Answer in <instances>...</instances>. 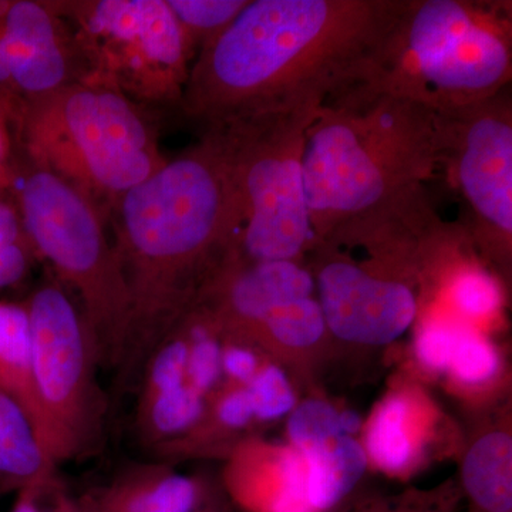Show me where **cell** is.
I'll return each instance as SVG.
<instances>
[{
	"mask_svg": "<svg viewBox=\"0 0 512 512\" xmlns=\"http://www.w3.org/2000/svg\"><path fill=\"white\" fill-rule=\"evenodd\" d=\"M407 0H248L195 56L180 109L207 128L320 107L352 86Z\"/></svg>",
	"mask_w": 512,
	"mask_h": 512,
	"instance_id": "obj_1",
	"label": "cell"
},
{
	"mask_svg": "<svg viewBox=\"0 0 512 512\" xmlns=\"http://www.w3.org/2000/svg\"><path fill=\"white\" fill-rule=\"evenodd\" d=\"M109 221L130 295L128 369L183 323L235 247L238 212L217 144L202 134L126 192Z\"/></svg>",
	"mask_w": 512,
	"mask_h": 512,
	"instance_id": "obj_2",
	"label": "cell"
},
{
	"mask_svg": "<svg viewBox=\"0 0 512 512\" xmlns=\"http://www.w3.org/2000/svg\"><path fill=\"white\" fill-rule=\"evenodd\" d=\"M303 183L318 241L424 188L440 167L436 111L346 87L306 130Z\"/></svg>",
	"mask_w": 512,
	"mask_h": 512,
	"instance_id": "obj_3",
	"label": "cell"
},
{
	"mask_svg": "<svg viewBox=\"0 0 512 512\" xmlns=\"http://www.w3.org/2000/svg\"><path fill=\"white\" fill-rule=\"evenodd\" d=\"M511 77V2L407 0L350 87L439 113L490 99Z\"/></svg>",
	"mask_w": 512,
	"mask_h": 512,
	"instance_id": "obj_4",
	"label": "cell"
},
{
	"mask_svg": "<svg viewBox=\"0 0 512 512\" xmlns=\"http://www.w3.org/2000/svg\"><path fill=\"white\" fill-rule=\"evenodd\" d=\"M15 131L23 160L79 191L106 221L126 192L167 163L153 111L93 84L22 104Z\"/></svg>",
	"mask_w": 512,
	"mask_h": 512,
	"instance_id": "obj_5",
	"label": "cell"
},
{
	"mask_svg": "<svg viewBox=\"0 0 512 512\" xmlns=\"http://www.w3.org/2000/svg\"><path fill=\"white\" fill-rule=\"evenodd\" d=\"M9 195L36 254L79 298L99 365H123L130 295L106 218L79 191L19 154Z\"/></svg>",
	"mask_w": 512,
	"mask_h": 512,
	"instance_id": "obj_6",
	"label": "cell"
},
{
	"mask_svg": "<svg viewBox=\"0 0 512 512\" xmlns=\"http://www.w3.org/2000/svg\"><path fill=\"white\" fill-rule=\"evenodd\" d=\"M316 113L262 114L204 130L224 158L234 191L239 225L232 255L296 261L318 244L302 164L306 130Z\"/></svg>",
	"mask_w": 512,
	"mask_h": 512,
	"instance_id": "obj_7",
	"label": "cell"
},
{
	"mask_svg": "<svg viewBox=\"0 0 512 512\" xmlns=\"http://www.w3.org/2000/svg\"><path fill=\"white\" fill-rule=\"evenodd\" d=\"M79 82L147 109L180 107L194 62L167 0H60Z\"/></svg>",
	"mask_w": 512,
	"mask_h": 512,
	"instance_id": "obj_8",
	"label": "cell"
},
{
	"mask_svg": "<svg viewBox=\"0 0 512 512\" xmlns=\"http://www.w3.org/2000/svg\"><path fill=\"white\" fill-rule=\"evenodd\" d=\"M40 406L53 466L94 451L103 431L99 365L79 306L63 286L45 284L25 303Z\"/></svg>",
	"mask_w": 512,
	"mask_h": 512,
	"instance_id": "obj_9",
	"label": "cell"
},
{
	"mask_svg": "<svg viewBox=\"0 0 512 512\" xmlns=\"http://www.w3.org/2000/svg\"><path fill=\"white\" fill-rule=\"evenodd\" d=\"M440 167L466 202L474 238L508 255L512 239V99L510 87L490 99L436 111Z\"/></svg>",
	"mask_w": 512,
	"mask_h": 512,
	"instance_id": "obj_10",
	"label": "cell"
},
{
	"mask_svg": "<svg viewBox=\"0 0 512 512\" xmlns=\"http://www.w3.org/2000/svg\"><path fill=\"white\" fill-rule=\"evenodd\" d=\"M76 82L79 62L59 0H0V99L18 109Z\"/></svg>",
	"mask_w": 512,
	"mask_h": 512,
	"instance_id": "obj_11",
	"label": "cell"
},
{
	"mask_svg": "<svg viewBox=\"0 0 512 512\" xmlns=\"http://www.w3.org/2000/svg\"><path fill=\"white\" fill-rule=\"evenodd\" d=\"M318 288L326 328L348 342H393L416 318V296L409 286L372 275L350 261L322 265Z\"/></svg>",
	"mask_w": 512,
	"mask_h": 512,
	"instance_id": "obj_12",
	"label": "cell"
},
{
	"mask_svg": "<svg viewBox=\"0 0 512 512\" xmlns=\"http://www.w3.org/2000/svg\"><path fill=\"white\" fill-rule=\"evenodd\" d=\"M0 389L9 394L28 416L40 447L53 466L49 456V433L37 393L32 335L25 303L0 301Z\"/></svg>",
	"mask_w": 512,
	"mask_h": 512,
	"instance_id": "obj_13",
	"label": "cell"
},
{
	"mask_svg": "<svg viewBox=\"0 0 512 512\" xmlns=\"http://www.w3.org/2000/svg\"><path fill=\"white\" fill-rule=\"evenodd\" d=\"M96 498L123 512H194L198 488L165 466H146L123 474Z\"/></svg>",
	"mask_w": 512,
	"mask_h": 512,
	"instance_id": "obj_14",
	"label": "cell"
},
{
	"mask_svg": "<svg viewBox=\"0 0 512 512\" xmlns=\"http://www.w3.org/2000/svg\"><path fill=\"white\" fill-rule=\"evenodd\" d=\"M302 456L306 464L308 497L315 512L328 511L340 503L366 470L365 451L348 436L330 440Z\"/></svg>",
	"mask_w": 512,
	"mask_h": 512,
	"instance_id": "obj_15",
	"label": "cell"
},
{
	"mask_svg": "<svg viewBox=\"0 0 512 512\" xmlns=\"http://www.w3.org/2000/svg\"><path fill=\"white\" fill-rule=\"evenodd\" d=\"M468 495L484 512L512 510V441L491 433L468 451L463 467Z\"/></svg>",
	"mask_w": 512,
	"mask_h": 512,
	"instance_id": "obj_16",
	"label": "cell"
},
{
	"mask_svg": "<svg viewBox=\"0 0 512 512\" xmlns=\"http://www.w3.org/2000/svg\"><path fill=\"white\" fill-rule=\"evenodd\" d=\"M55 468L43 453L28 416L0 389V477L25 487L52 480Z\"/></svg>",
	"mask_w": 512,
	"mask_h": 512,
	"instance_id": "obj_17",
	"label": "cell"
},
{
	"mask_svg": "<svg viewBox=\"0 0 512 512\" xmlns=\"http://www.w3.org/2000/svg\"><path fill=\"white\" fill-rule=\"evenodd\" d=\"M202 414L204 396L184 383L153 399L140 400L137 427L141 439L157 450L194 429Z\"/></svg>",
	"mask_w": 512,
	"mask_h": 512,
	"instance_id": "obj_18",
	"label": "cell"
},
{
	"mask_svg": "<svg viewBox=\"0 0 512 512\" xmlns=\"http://www.w3.org/2000/svg\"><path fill=\"white\" fill-rule=\"evenodd\" d=\"M248 0H167L192 57L220 36L247 6Z\"/></svg>",
	"mask_w": 512,
	"mask_h": 512,
	"instance_id": "obj_19",
	"label": "cell"
},
{
	"mask_svg": "<svg viewBox=\"0 0 512 512\" xmlns=\"http://www.w3.org/2000/svg\"><path fill=\"white\" fill-rule=\"evenodd\" d=\"M407 407L400 397L383 403L367 436L370 456L387 471L402 470L412 456V446L404 431Z\"/></svg>",
	"mask_w": 512,
	"mask_h": 512,
	"instance_id": "obj_20",
	"label": "cell"
},
{
	"mask_svg": "<svg viewBox=\"0 0 512 512\" xmlns=\"http://www.w3.org/2000/svg\"><path fill=\"white\" fill-rule=\"evenodd\" d=\"M37 256L9 194H0V291L19 284Z\"/></svg>",
	"mask_w": 512,
	"mask_h": 512,
	"instance_id": "obj_21",
	"label": "cell"
},
{
	"mask_svg": "<svg viewBox=\"0 0 512 512\" xmlns=\"http://www.w3.org/2000/svg\"><path fill=\"white\" fill-rule=\"evenodd\" d=\"M259 326L282 345L308 348L322 338L326 322L319 302L311 296L276 308Z\"/></svg>",
	"mask_w": 512,
	"mask_h": 512,
	"instance_id": "obj_22",
	"label": "cell"
},
{
	"mask_svg": "<svg viewBox=\"0 0 512 512\" xmlns=\"http://www.w3.org/2000/svg\"><path fill=\"white\" fill-rule=\"evenodd\" d=\"M188 340L187 383L201 396L210 392L222 373V349L214 328L195 313L181 323Z\"/></svg>",
	"mask_w": 512,
	"mask_h": 512,
	"instance_id": "obj_23",
	"label": "cell"
},
{
	"mask_svg": "<svg viewBox=\"0 0 512 512\" xmlns=\"http://www.w3.org/2000/svg\"><path fill=\"white\" fill-rule=\"evenodd\" d=\"M343 436L339 413L335 407L320 400L302 403L289 419V437L295 450L309 453L330 440Z\"/></svg>",
	"mask_w": 512,
	"mask_h": 512,
	"instance_id": "obj_24",
	"label": "cell"
},
{
	"mask_svg": "<svg viewBox=\"0 0 512 512\" xmlns=\"http://www.w3.org/2000/svg\"><path fill=\"white\" fill-rule=\"evenodd\" d=\"M450 369L461 382L484 383L497 373L498 356L493 346L480 336L458 329Z\"/></svg>",
	"mask_w": 512,
	"mask_h": 512,
	"instance_id": "obj_25",
	"label": "cell"
},
{
	"mask_svg": "<svg viewBox=\"0 0 512 512\" xmlns=\"http://www.w3.org/2000/svg\"><path fill=\"white\" fill-rule=\"evenodd\" d=\"M255 417L261 420L278 419L292 409L295 397L288 379L278 367H265L247 383Z\"/></svg>",
	"mask_w": 512,
	"mask_h": 512,
	"instance_id": "obj_26",
	"label": "cell"
},
{
	"mask_svg": "<svg viewBox=\"0 0 512 512\" xmlns=\"http://www.w3.org/2000/svg\"><path fill=\"white\" fill-rule=\"evenodd\" d=\"M451 296L457 308L473 318L491 315L501 301L497 282L480 269L460 272L451 284Z\"/></svg>",
	"mask_w": 512,
	"mask_h": 512,
	"instance_id": "obj_27",
	"label": "cell"
},
{
	"mask_svg": "<svg viewBox=\"0 0 512 512\" xmlns=\"http://www.w3.org/2000/svg\"><path fill=\"white\" fill-rule=\"evenodd\" d=\"M457 335L458 329L443 323L424 326L416 340V355L420 362L431 370L450 369Z\"/></svg>",
	"mask_w": 512,
	"mask_h": 512,
	"instance_id": "obj_28",
	"label": "cell"
},
{
	"mask_svg": "<svg viewBox=\"0 0 512 512\" xmlns=\"http://www.w3.org/2000/svg\"><path fill=\"white\" fill-rule=\"evenodd\" d=\"M15 116L16 107L0 99V194H9L18 158Z\"/></svg>",
	"mask_w": 512,
	"mask_h": 512,
	"instance_id": "obj_29",
	"label": "cell"
},
{
	"mask_svg": "<svg viewBox=\"0 0 512 512\" xmlns=\"http://www.w3.org/2000/svg\"><path fill=\"white\" fill-rule=\"evenodd\" d=\"M254 417V407L245 387L231 390L218 403L217 419L227 429H242Z\"/></svg>",
	"mask_w": 512,
	"mask_h": 512,
	"instance_id": "obj_30",
	"label": "cell"
},
{
	"mask_svg": "<svg viewBox=\"0 0 512 512\" xmlns=\"http://www.w3.org/2000/svg\"><path fill=\"white\" fill-rule=\"evenodd\" d=\"M222 370L232 379L248 383L258 372V362L251 350L232 346L222 352Z\"/></svg>",
	"mask_w": 512,
	"mask_h": 512,
	"instance_id": "obj_31",
	"label": "cell"
},
{
	"mask_svg": "<svg viewBox=\"0 0 512 512\" xmlns=\"http://www.w3.org/2000/svg\"><path fill=\"white\" fill-rule=\"evenodd\" d=\"M340 430L343 436L350 437V434L356 433L360 429V417L355 412L339 413Z\"/></svg>",
	"mask_w": 512,
	"mask_h": 512,
	"instance_id": "obj_32",
	"label": "cell"
}]
</instances>
